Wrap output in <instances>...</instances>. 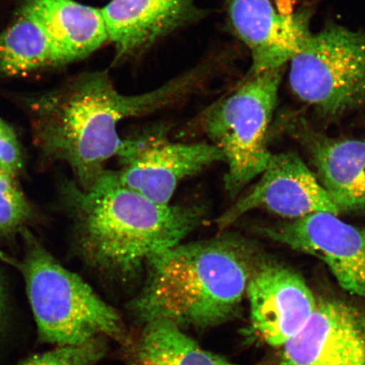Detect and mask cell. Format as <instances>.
<instances>
[{
    "instance_id": "15",
    "label": "cell",
    "mask_w": 365,
    "mask_h": 365,
    "mask_svg": "<svg viewBox=\"0 0 365 365\" xmlns=\"http://www.w3.org/2000/svg\"><path fill=\"white\" fill-rule=\"evenodd\" d=\"M23 10L40 21L70 62L90 56L108 41L102 8L76 0H30Z\"/></svg>"
},
{
    "instance_id": "21",
    "label": "cell",
    "mask_w": 365,
    "mask_h": 365,
    "mask_svg": "<svg viewBox=\"0 0 365 365\" xmlns=\"http://www.w3.org/2000/svg\"><path fill=\"white\" fill-rule=\"evenodd\" d=\"M8 312V292L6 282L0 273V329H1L7 317Z\"/></svg>"
},
{
    "instance_id": "22",
    "label": "cell",
    "mask_w": 365,
    "mask_h": 365,
    "mask_svg": "<svg viewBox=\"0 0 365 365\" xmlns=\"http://www.w3.org/2000/svg\"><path fill=\"white\" fill-rule=\"evenodd\" d=\"M276 8L282 15H290L294 12V0H275Z\"/></svg>"
},
{
    "instance_id": "16",
    "label": "cell",
    "mask_w": 365,
    "mask_h": 365,
    "mask_svg": "<svg viewBox=\"0 0 365 365\" xmlns=\"http://www.w3.org/2000/svg\"><path fill=\"white\" fill-rule=\"evenodd\" d=\"M70 62L44 26L29 12L0 31V76L29 74Z\"/></svg>"
},
{
    "instance_id": "6",
    "label": "cell",
    "mask_w": 365,
    "mask_h": 365,
    "mask_svg": "<svg viewBox=\"0 0 365 365\" xmlns=\"http://www.w3.org/2000/svg\"><path fill=\"white\" fill-rule=\"evenodd\" d=\"M290 63L292 91L319 115L333 120L365 108V31L331 23Z\"/></svg>"
},
{
    "instance_id": "4",
    "label": "cell",
    "mask_w": 365,
    "mask_h": 365,
    "mask_svg": "<svg viewBox=\"0 0 365 365\" xmlns=\"http://www.w3.org/2000/svg\"><path fill=\"white\" fill-rule=\"evenodd\" d=\"M20 235L22 257L6 254L0 257L24 280L39 342L79 346L105 337L130 348V335L117 310L83 278L59 263L29 228Z\"/></svg>"
},
{
    "instance_id": "20",
    "label": "cell",
    "mask_w": 365,
    "mask_h": 365,
    "mask_svg": "<svg viewBox=\"0 0 365 365\" xmlns=\"http://www.w3.org/2000/svg\"><path fill=\"white\" fill-rule=\"evenodd\" d=\"M24 168L19 139L13 128L0 118V170L18 177Z\"/></svg>"
},
{
    "instance_id": "2",
    "label": "cell",
    "mask_w": 365,
    "mask_h": 365,
    "mask_svg": "<svg viewBox=\"0 0 365 365\" xmlns=\"http://www.w3.org/2000/svg\"><path fill=\"white\" fill-rule=\"evenodd\" d=\"M59 198L71 223L73 251L107 280L131 284L155 255L182 243L202 225L198 205H160L126 188L107 170L88 190L61 182Z\"/></svg>"
},
{
    "instance_id": "14",
    "label": "cell",
    "mask_w": 365,
    "mask_h": 365,
    "mask_svg": "<svg viewBox=\"0 0 365 365\" xmlns=\"http://www.w3.org/2000/svg\"><path fill=\"white\" fill-rule=\"evenodd\" d=\"M317 178L340 212L365 213V140L334 139L300 127Z\"/></svg>"
},
{
    "instance_id": "11",
    "label": "cell",
    "mask_w": 365,
    "mask_h": 365,
    "mask_svg": "<svg viewBox=\"0 0 365 365\" xmlns=\"http://www.w3.org/2000/svg\"><path fill=\"white\" fill-rule=\"evenodd\" d=\"M279 365H365V307L317 299L307 325L282 346Z\"/></svg>"
},
{
    "instance_id": "12",
    "label": "cell",
    "mask_w": 365,
    "mask_h": 365,
    "mask_svg": "<svg viewBox=\"0 0 365 365\" xmlns=\"http://www.w3.org/2000/svg\"><path fill=\"white\" fill-rule=\"evenodd\" d=\"M225 9L232 33L250 51L246 76L285 66L312 35L307 11L282 15L271 0H225Z\"/></svg>"
},
{
    "instance_id": "10",
    "label": "cell",
    "mask_w": 365,
    "mask_h": 365,
    "mask_svg": "<svg viewBox=\"0 0 365 365\" xmlns=\"http://www.w3.org/2000/svg\"><path fill=\"white\" fill-rule=\"evenodd\" d=\"M255 209L291 220L317 212L341 213L317 176L293 153L272 154L257 184L219 217L216 225L225 230Z\"/></svg>"
},
{
    "instance_id": "18",
    "label": "cell",
    "mask_w": 365,
    "mask_h": 365,
    "mask_svg": "<svg viewBox=\"0 0 365 365\" xmlns=\"http://www.w3.org/2000/svg\"><path fill=\"white\" fill-rule=\"evenodd\" d=\"M33 216V208L17 177L0 170V239L20 235Z\"/></svg>"
},
{
    "instance_id": "3",
    "label": "cell",
    "mask_w": 365,
    "mask_h": 365,
    "mask_svg": "<svg viewBox=\"0 0 365 365\" xmlns=\"http://www.w3.org/2000/svg\"><path fill=\"white\" fill-rule=\"evenodd\" d=\"M259 251L230 234L173 246L148 262L127 304L136 326L157 319L205 331L237 317Z\"/></svg>"
},
{
    "instance_id": "17",
    "label": "cell",
    "mask_w": 365,
    "mask_h": 365,
    "mask_svg": "<svg viewBox=\"0 0 365 365\" xmlns=\"http://www.w3.org/2000/svg\"><path fill=\"white\" fill-rule=\"evenodd\" d=\"M135 345L137 365H240L205 350L166 319L145 324Z\"/></svg>"
},
{
    "instance_id": "8",
    "label": "cell",
    "mask_w": 365,
    "mask_h": 365,
    "mask_svg": "<svg viewBox=\"0 0 365 365\" xmlns=\"http://www.w3.org/2000/svg\"><path fill=\"white\" fill-rule=\"evenodd\" d=\"M258 231L267 238L327 264L339 284L365 298V227L349 225L335 214L317 212Z\"/></svg>"
},
{
    "instance_id": "19",
    "label": "cell",
    "mask_w": 365,
    "mask_h": 365,
    "mask_svg": "<svg viewBox=\"0 0 365 365\" xmlns=\"http://www.w3.org/2000/svg\"><path fill=\"white\" fill-rule=\"evenodd\" d=\"M108 341L98 337L79 346H56L31 356L19 365H97L108 353Z\"/></svg>"
},
{
    "instance_id": "13",
    "label": "cell",
    "mask_w": 365,
    "mask_h": 365,
    "mask_svg": "<svg viewBox=\"0 0 365 365\" xmlns=\"http://www.w3.org/2000/svg\"><path fill=\"white\" fill-rule=\"evenodd\" d=\"M102 11L116 61L144 51L203 16L195 0H111Z\"/></svg>"
},
{
    "instance_id": "1",
    "label": "cell",
    "mask_w": 365,
    "mask_h": 365,
    "mask_svg": "<svg viewBox=\"0 0 365 365\" xmlns=\"http://www.w3.org/2000/svg\"><path fill=\"white\" fill-rule=\"evenodd\" d=\"M212 68L210 61L202 63L160 88L135 95L120 93L107 73L80 75L31 103L34 145L45 159L66 164L73 180L88 190L117 156L122 121L185 101L203 88Z\"/></svg>"
},
{
    "instance_id": "7",
    "label": "cell",
    "mask_w": 365,
    "mask_h": 365,
    "mask_svg": "<svg viewBox=\"0 0 365 365\" xmlns=\"http://www.w3.org/2000/svg\"><path fill=\"white\" fill-rule=\"evenodd\" d=\"M117 157L121 184L160 205L171 204L182 180L225 163L221 150L209 141H173L163 127L123 140Z\"/></svg>"
},
{
    "instance_id": "5",
    "label": "cell",
    "mask_w": 365,
    "mask_h": 365,
    "mask_svg": "<svg viewBox=\"0 0 365 365\" xmlns=\"http://www.w3.org/2000/svg\"><path fill=\"white\" fill-rule=\"evenodd\" d=\"M284 68L245 76L190 123L189 129L207 137L225 157V188L232 197L262 175L272 157L267 138Z\"/></svg>"
},
{
    "instance_id": "9",
    "label": "cell",
    "mask_w": 365,
    "mask_h": 365,
    "mask_svg": "<svg viewBox=\"0 0 365 365\" xmlns=\"http://www.w3.org/2000/svg\"><path fill=\"white\" fill-rule=\"evenodd\" d=\"M246 296L257 335L268 345L281 348L307 325L317 303L302 276L259 252Z\"/></svg>"
}]
</instances>
